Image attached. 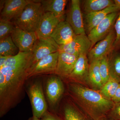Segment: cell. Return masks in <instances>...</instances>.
<instances>
[{
	"instance_id": "obj_1",
	"label": "cell",
	"mask_w": 120,
	"mask_h": 120,
	"mask_svg": "<svg viewBox=\"0 0 120 120\" xmlns=\"http://www.w3.org/2000/svg\"><path fill=\"white\" fill-rule=\"evenodd\" d=\"M29 59L12 67L0 69V116L17 105L23 97L27 79Z\"/></svg>"
},
{
	"instance_id": "obj_2",
	"label": "cell",
	"mask_w": 120,
	"mask_h": 120,
	"mask_svg": "<svg viewBox=\"0 0 120 120\" xmlns=\"http://www.w3.org/2000/svg\"><path fill=\"white\" fill-rule=\"evenodd\" d=\"M68 96L92 120H99L106 115L114 103L93 90L75 83H67Z\"/></svg>"
},
{
	"instance_id": "obj_3",
	"label": "cell",
	"mask_w": 120,
	"mask_h": 120,
	"mask_svg": "<svg viewBox=\"0 0 120 120\" xmlns=\"http://www.w3.org/2000/svg\"><path fill=\"white\" fill-rule=\"evenodd\" d=\"M44 12L40 0H30L21 14L14 19V24L26 31L35 32Z\"/></svg>"
},
{
	"instance_id": "obj_4",
	"label": "cell",
	"mask_w": 120,
	"mask_h": 120,
	"mask_svg": "<svg viewBox=\"0 0 120 120\" xmlns=\"http://www.w3.org/2000/svg\"><path fill=\"white\" fill-rule=\"evenodd\" d=\"M27 93L32 107L33 116L41 118L47 111L41 82L37 80L32 82L28 86Z\"/></svg>"
},
{
	"instance_id": "obj_5",
	"label": "cell",
	"mask_w": 120,
	"mask_h": 120,
	"mask_svg": "<svg viewBox=\"0 0 120 120\" xmlns=\"http://www.w3.org/2000/svg\"><path fill=\"white\" fill-rule=\"evenodd\" d=\"M59 46L52 39L38 38L31 51L28 64L29 69L41 59L49 54L58 52ZM28 72V71H27Z\"/></svg>"
},
{
	"instance_id": "obj_6",
	"label": "cell",
	"mask_w": 120,
	"mask_h": 120,
	"mask_svg": "<svg viewBox=\"0 0 120 120\" xmlns=\"http://www.w3.org/2000/svg\"><path fill=\"white\" fill-rule=\"evenodd\" d=\"M87 55L82 53L79 56L73 71L67 79V83H75L90 88L88 80L90 64Z\"/></svg>"
},
{
	"instance_id": "obj_7",
	"label": "cell",
	"mask_w": 120,
	"mask_h": 120,
	"mask_svg": "<svg viewBox=\"0 0 120 120\" xmlns=\"http://www.w3.org/2000/svg\"><path fill=\"white\" fill-rule=\"evenodd\" d=\"M59 53L58 51L49 54L30 68L27 72V79L39 75L55 74Z\"/></svg>"
},
{
	"instance_id": "obj_8",
	"label": "cell",
	"mask_w": 120,
	"mask_h": 120,
	"mask_svg": "<svg viewBox=\"0 0 120 120\" xmlns=\"http://www.w3.org/2000/svg\"><path fill=\"white\" fill-rule=\"evenodd\" d=\"M119 14L118 12L110 13L88 33V37L91 42V49L109 34L113 29Z\"/></svg>"
},
{
	"instance_id": "obj_9",
	"label": "cell",
	"mask_w": 120,
	"mask_h": 120,
	"mask_svg": "<svg viewBox=\"0 0 120 120\" xmlns=\"http://www.w3.org/2000/svg\"><path fill=\"white\" fill-rule=\"evenodd\" d=\"M19 52H30L38 38L36 33L26 31L15 25L11 35Z\"/></svg>"
},
{
	"instance_id": "obj_10",
	"label": "cell",
	"mask_w": 120,
	"mask_h": 120,
	"mask_svg": "<svg viewBox=\"0 0 120 120\" xmlns=\"http://www.w3.org/2000/svg\"><path fill=\"white\" fill-rule=\"evenodd\" d=\"M46 94L47 101L52 107L58 105L64 93L63 81L58 76H50L46 81Z\"/></svg>"
},
{
	"instance_id": "obj_11",
	"label": "cell",
	"mask_w": 120,
	"mask_h": 120,
	"mask_svg": "<svg viewBox=\"0 0 120 120\" xmlns=\"http://www.w3.org/2000/svg\"><path fill=\"white\" fill-rule=\"evenodd\" d=\"M116 37V33L112 29L105 38L94 45L87 54L90 64L107 56L114 46Z\"/></svg>"
},
{
	"instance_id": "obj_12",
	"label": "cell",
	"mask_w": 120,
	"mask_h": 120,
	"mask_svg": "<svg viewBox=\"0 0 120 120\" xmlns=\"http://www.w3.org/2000/svg\"><path fill=\"white\" fill-rule=\"evenodd\" d=\"M91 49V43L86 34L77 35L71 42L59 46V52H63L79 56L81 54L86 53Z\"/></svg>"
},
{
	"instance_id": "obj_13",
	"label": "cell",
	"mask_w": 120,
	"mask_h": 120,
	"mask_svg": "<svg viewBox=\"0 0 120 120\" xmlns=\"http://www.w3.org/2000/svg\"><path fill=\"white\" fill-rule=\"evenodd\" d=\"M80 2L79 0L71 1L70 8L67 13L66 19L76 35L86 34Z\"/></svg>"
},
{
	"instance_id": "obj_14",
	"label": "cell",
	"mask_w": 120,
	"mask_h": 120,
	"mask_svg": "<svg viewBox=\"0 0 120 120\" xmlns=\"http://www.w3.org/2000/svg\"><path fill=\"white\" fill-rule=\"evenodd\" d=\"M62 20L53 13L45 12L42 15L36 31L38 38H50L56 26Z\"/></svg>"
},
{
	"instance_id": "obj_15",
	"label": "cell",
	"mask_w": 120,
	"mask_h": 120,
	"mask_svg": "<svg viewBox=\"0 0 120 120\" xmlns=\"http://www.w3.org/2000/svg\"><path fill=\"white\" fill-rule=\"evenodd\" d=\"M79 56L59 52L55 74L67 80L73 71Z\"/></svg>"
},
{
	"instance_id": "obj_16",
	"label": "cell",
	"mask_w": 120,
	"mask_h": 120,
	"mask_svg": "<svg viewBox=\"0 0 120 120\" xmlns=\"http://www.w3.org/2000/svg\"><path fill=\"white\" fill-rule=\"evenodd\" d=\"M76 35L69 23L66 20H64L58 24L50 38L60 46L71 42Z\"/></svg>"
},
{
	"instance_id": "obj_17",
	"label": "cell",
	"mask_w": 120,
	"mask_h": 120,
	"mask_svg": "<svg viewBox=\"0 0 120 120\" xmlns=\"http://www.w3.org/2000/svg\"><path fill=\"white\" fill-rule=\"evenodd\" d=\"M27 0H6L1 12V19L11 21L21 14L29 2Z\"/></svg>"
},
{
	"instance_id": "obj_18",
	"label": "cell",
	"mask_w": 120,
	"mask_h": 120,
	"mask_svg": "<svg viewBox=\"0 0 120 120\" xmlns=\"http://www.w3.org/2000/svg\"><path fill=\"white\" fill-rule=\"evenodd\" d=\"M62 109L64 120H92L68 98Z\"/></svg>"
},
{
	"instance_id": "obj_19",
	"label": "cell",
	"mask_w": 120,
	"mask_h": 120,
	"mask_svg": "<svg viewBox=\"0 0 120 120\" xmlns=\"http://www.w3.org/2000/svg\"><path fill=\"white\" fill-rule=\"evenodd\" d=\"M120 9L114 4L102 11L89 13L86 16V28L89 33L110 13L118 12Z\"/></svg>"
},
{
	"instance_id": "obj_20",
	"label": "cell",
	"mask_w": 120,
	"mask_h": 120,
	"mask_svg": "<svg viewBox=\"0 0 120 120\" xmlns=\"http://www.w3.org/2000/svg\"><path fill=\"white\" fill-rule=\"evenodd\" d=\"M68 1L67 0H40L45 12L53 13L62 20H64L65 8Z\"/></svg>"
},
{
	"instance_id": "obj_21",
	"label": "cell",
	"mask_w": 120,
	"mask_h": 120,
	"mask_svg": "<svg viewBox=\"0 0 120 120\" xmlns=\"http://www.w3.org/2000/svg\"><path fill=\"white\" fill-rule=\"evenodd\" d=\"M100 60H96L90 63L88 72L90 87L97 91H99L103 85L99 71Z\"/></svg>"
},
{
	"instance_id": "obj_22",
	"label": "cell",
	"mask_w": 120,
	"mask_h": 120,
	"mask_svg": "<svg viewBox=\"0 0 120 120\" xmlns=\"http://www.w3.org/2000/svg\"><path fill=\"white\" fill-rule=\"evenodd\" d=\"M114 4L111 0H86L84 1L83 10L86 14L103 10Z\"/></svg>"
},
{
	"instance_id": "obj_23",
	"label": "cell",
	"mask_w": 120,
	"mask_h": 120,
	"mask_svg": "<svg viewBox=\"0 0 120 120\" xmlns=\"http://www.w3.org/2000/svg\"><path fill=\"white\" fill-rule=\"evenodd\" d=\"M18 49H19L13 42L11 35L0 40V56H15L18 53Z\"/></svg>"
},
{
	"instance_id": "obj_24",
	"label": "cell",
	"mask_w": 120,
	"mask_h": 120,
	"mask_svg": "<svg viewBox=\"0 0 120 120\" xmlns=\"http://www.w3.org/2000/svg\"><path fill=\"white\" fill-rule=\"evenodd\" d=\"M120 85V83L110 77L105 83L102 85L99 92L106 98L112 100Z\"/></svg>"
},
{
	"instance_id": "obj_25",
	"label": "cell",
	"mask_w": 120,
	"mask_h": 120,
	"mask_svg": "<svg viewBox=\"0 0 120 120\" xmlns=\"http://www.w3.org/2000/svg\"><path fill=\"white\" fill-rule=\"evenodd\" d=\"M110 77L120 82V54L116 53L109 58Z\"/></svg>"
},
{
	"instance_id": "obj_26",
	"label": "cell",
	"mask_w": 120,
	"mask_h": 120,
	"mask_svg": "<svg viewBox=\"0 0 120 120\" xmlns=\"http://www.w3.org/2000/svg\"><path fill=\"white\" fill-rule=\"evenodd\" d=\"M30 52H19L16 55L9 56L4 67H12L29 59Z\"/></svg>"
},
{
	"instance_id": "obj_27",
	"label": "cell",
	"mask_w": 120,
	"mask_h": 120,
	"mask_svg": "<svg viewBox=\"0 0 120 120\" xmlns=\"http://www.w3.org/2000/svg\"><path fill=\"white\" fill-rule=\"evenodd\" d=\"M99 68L103 85L110 78L109 58L107 56H105L100 59Z\"/></svg>"
},
{
	"instance_id": "obj_28",
	"label": "cell",
	"mask_w": 120,
	"mask_h": 120,
	"mask_svg": "<svg viewBox=\"0 0 120 120\" xmlns=\"http://www.w3.org/2000/svg\"><path fill=\"white\" fill-rule=\"evenodd\" d=\"M15 27V24L9 20L0 19V40L11 35Z\"/></svg>"
},
{
	"instance_id": "obj_29",
	"label": "cell",
	"mask_w": 120,
	"mask_h": 120,
	"mask_svg": "<svg viewBox=\"0 0 120 120\" xmlns=\"http://www.w3.org/2000/svg\"><path fill=\"white\" fill-rule=\"evenodd\" d=\"M106 117L109 120H120V102L114 103Z\"/></svg>"
},
{
	"instance_id": "obj_30",
	"label": "cell",
	"mask_w": 120,
	"mask_h": 120,
	"mask_svg": "<svg viewBox=\"0 0 120 120\" xmlns=\"http://www.w3.org/2000/svg\"><path fill=\"white\" fill-rule=\"evenodd\" d=\"M116 37L114 46H116L120 45V12L114 25Z\"/></svg>"
},
{
	"instance_id": "obj_31",
	"label": "cell",
	"mask_w": 120,
	"mask_h": 120,
	"mask_svg": "<svg viewBox=\"0 0 120 120\" xmlns=\"http://www.w3.org/2000/svg\"><path fill=\"white\" fill-rule=\"evenodd\" d=\"M42 120H63L57 115L47 111L41 118Z\"/></svg>"
},
{
	"instance_id": "obj_32",
	"label": "cell",
	"mask_w": 120,
	"mask_h": 120,
	"mask_svg": "<svg viewBox=\"0 0 120 120\" xmlns=\"http://www.w3.org/2000/svg\"><path fill=\"white\" fill-rule=\"evenodd\" d=\"M112 101L114 103L120 102V84L118 86L117 90L112 98Z\"/></svg>"
},
{
	"instance_id": "obj_33",
	"label": "cell",
	"mask_w": 120,
	"mask_h": 120,
	"mask_svg": "<svg viewBox=\"0 0 120 120\" xmlns=\"http://www.w3.org/2000/svg\"><path fill=\"white\" fill-rule=\"evenodd\" d=\"M9 56H0V69L2 68L4 66Z\"/></svg>"
},
{
	"instance_id": "obj_34",
	"label": "cell",
	"mask_w": 120,
	"mask_h": 120,
	"mask_svg": "<svg viewBox=\"0 0 120 120\" xmlns=\"http://www.w3.org/2000/svg\"><path fill=\"white\" fill-rule=\"evenodd\" d=\"M114 4L119 8L120 10V0H114Z\"/></svg>"
},
{
	"instance_id": "obj_35",
	"label": "cell",
	"mask_w": 120,
	"mask_h": 120,
	"mask_svg": "<svg viewBox=\"0 0 120 120\" xmlns=\"http://www.w3.org/2000/svg\"><path fill=\"white\" fill-rule=\"evenodd\" d=\"M27 120H42L41 118H37L36 117L33 116L31 117H30Z\"/></svg>"
},
{
	"instance_id": "obj_36",
	"label": "cell",
	"mask_w": 120,
	"mask_h": 120,
	"mask_svg": "<svg viewBox=\"0 0 120 120\" xmlns=\"http://www.w3.org/2000/svg\"><path fill=\"white\" fill-rule=\"evenodd\" d=\"M99 120H109L106 117V116L105 117H102V118H101Z\"/></svg>"
},
{
	"instance_id": "obj_37",
	"label": "cell",
	"mask_w": 120,
	"mask_h": 120,
	"mask_svg": "<svg viewBox=\"0 0 120 120\" xmlns=\"http://www.w3.org/2000/svg\"></svg>"
},
{
	"instance_id": "obj_38",
	"label": "cell",
	"mask_w": 120,
	"mask_h": 120,
	"mask_svg": "<svg viewBox=\"0 0 120 120\" xmlns=\"http://www.w3.org/2000/svg\"></svg>"
}]
</instances>
